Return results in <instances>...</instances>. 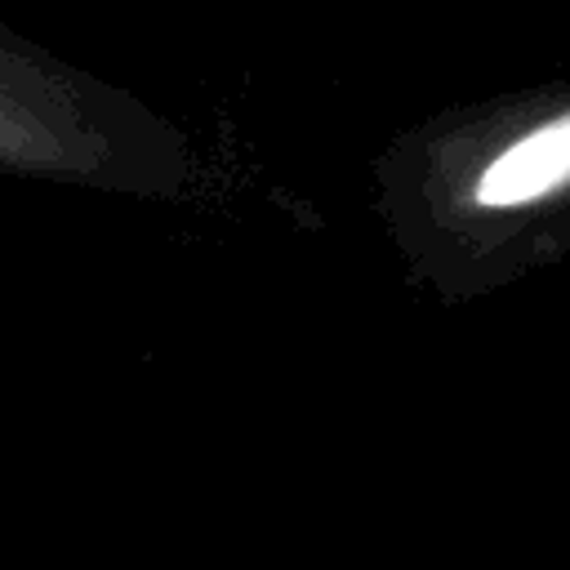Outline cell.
<instances>
[{
    "mask_svg": "<svg viewBox=\"0 0 570 570\" xmlns=\"http://www.w3.org/2000/svg\"><path fill=\"white\" fill-rule=\"evenodd\" d=\"M561 187H570V111L539 120L494 151L472 183V200L481 209H521Z\"/></svg>",
    "mask_w": 570,
    "mask_h": 570,
    "instance_id": "1",
    "label": "cell"
}]
</instances>
